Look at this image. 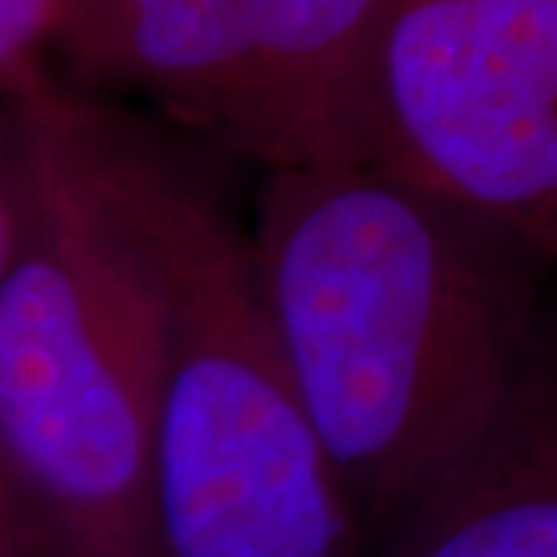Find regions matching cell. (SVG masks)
I'll return each instance as SVG.
<instances>
[{"mask_svg": "<svg viewBox=\"0 0 557 557\" xmlns=\"http://www.w3.org/2000/svg\"><path fill=\"white\" fill-rule=\"evenodd\" d=\"M252 256L292 385L360 521H399L536 357L529 252L374 165L267 173Z\"/></svg>", "mask_w": 557, "mask_h": 557, "instance_id": "6da1fadb", "label": "cell"}, {"mask_svg": "<svg viewBox=\"0 0 557 557\" xmlns=\"http://www.w3.org/2000/svg\"><path fill=\"white\" fill-rule=\"evenodd\" d=\"M83 120L162 292V557H360V515L292 385L248 231L159 129L87 94Z\"/></svg>", "mask_w": 557, "mask_h": 557, "instance_id": "7a4b0ae2", "label": "cell"}, {"mask_svg": "<svg viewBox=\"0 0 557 557\" xmlns=\"http://www.w3.org/2000/svg\"><path fill=\"white\" fill-rule=\"evenodd\" d=\"M26 227L0 277V460L69 557H162V292L94 156L83 90L15 87Z\"/></svg>", "mask_w": 557, "mask_h": 557, "instance_id": "3957f363", "label": "cell"}, {"mask_svg": "<svg viewBox=\"0 0 557 557\" xmlns=\"http://www.w3.org/2000/svg\"><path fill=\"white\" fill-rule=\"evenodd\" d=\"M388 0H54L51 40L79 83L277 170L367 165Z\"/></svg>", "mask_w": 557, "mask_h": 557, "instance_id": "277c9868", "label": "cell"}, {"mask_svg": "<svg viewBox=\"0 0 557 557\" xmlns=\"http://www.w3.org/2000/svg\"><path fill=\"white\" fill-rule=\"evenodd\" d=\"M367 165L557 263V0H388Z\"/></svg>", "mask_w": 557, "mask_h": 557, "instance_id": "5b68a950", "label": "cell"}, {"mask_svg": "<svg viewBox=\"0 0 557 557\" xmlns=\"http://www.w3.org/2000/svg\"><path fill=\"white\" fill-rule=\"evenodd\" d=\"M385 557H557V342L465 465L399 518Z\"/></svg>", "mask_w": 557, "mask_h": 557, "instance_id": "8992f818", "label": "cell"}, {"mask_svg": "<svg viewBox=\"0 0 557 557\" xmlns=\"http://www.w3.org/2000/svg\"><path fill=\"white\" fill-rule=\"evenodd\" d=\"M0 557H69L51 518L0 460Z\"/></svg>", "mask_w": 557, "mask_h": 557, "instance_id": "52a82bcc", "label": "cell"}, {"mask_svg": "<svg viewBox=\"0 0 557 557\" xmlns=\"http://www.w3.org/2000/svg\"><path fill=\"white\" fill-rule=\"evenodd\" d=\"M54 0H0V87L33 76L37 51L51 40Z\"/></svg>", "mask_w": 557, "mask_h": 557, "instance_id": "ba28073f", "label": "cell"}, {"mask_svg": "<svg viewBox=\"0 0 557 557\" xmlns=\"http://www.w3.org/2000/svg\"><path fill=\"white\" fill-rule=\"evenodd\" d=\"M26 227V181H22V151L15 120L0 115V277L8 274Z\"/></svg>", "mask_w": 557, "mask_h": 557, "instance_id": "9c48e42d", "label": "cell"}]
</instances>
